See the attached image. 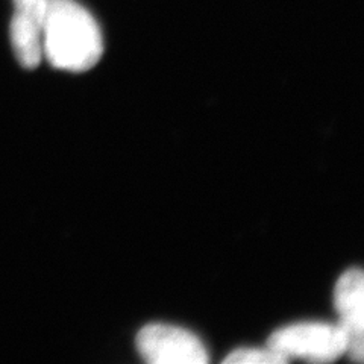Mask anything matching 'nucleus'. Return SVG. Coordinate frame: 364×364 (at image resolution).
<instances>
[{
    "instance_id": "3",
    "label": "nucleus",
    "mask_w": 364,
    "mask_h": 364,
    "mask_svg": "<svg viewBox=\"0 0 364 364\" xmlns=\"http://www.w3.org/2000/svg\"><path fill=\"white\" fill-rule=\"evenodd\" d=\"M141 358L149 364H205L210 361L207 348L198 336L184 328L149 323L135 338Z\"/></svg>"
},
{
    "instance_id": "2",
    "label": "nucleus",
    "mask_w": 364,
    "mask_h": 364,
    "mask_svg": "<svg viewBox=\"0 0 364 364\" xmlns=\"http://www.w3.org/2000/svg\"><path fill=\"white\" fill-rule=\"evenodd\" d=\"M267 348L290 358L310 363H333L346 354V338L338 325L301 322L277 329L267 340Z\"/></svg>"
},
{
    "instance_id": "5",
    "label": "nucleus",
    "mask_w": 364,
    "mask_h": 364,
    "mask_svg": "<svg viewBox=\"0 0 364 364\" xmlns=\"http://www.w3.org/2000/svg\"><path fill=\"white\" fill-rule=\"evenodd\" d=\"M14 16L9 36L21 67L36 68L43 58V29L48 0H13Z\"/></svg>"
},
{
    "instance_id": "6",
    "label": "nucleus",
    "mask_w": 364,
    "mask_h": 364,
    "mask_svg": "<svg viewBox=\"0 0 364 364\" xmlns=\"http://www.w3.org/2000/svg\"><path fill=\"white\" fill-rule=\"evenodd\" d=\"M290 360L286 355L270 348L235 349L223 360L225 364H286Z\"/></svg>"
},
{
    "instance_id": "1",
    "label": "nucleus",
    "mask_w": 364,
    "mask_h": 364,
    "mask_svg": "<svg viewBox=\"0 0 364 364\" xmlns=\"http://www.w3.org/2000/svg\"><path fill=\"white\" fill-rule=\"evenodd\" d=\"M104 55V38L96 18L76 0H48L43 56L60 70L93 68Z\"/></svg>"
},
{
    "instance_id": "4",
    "label": "nucleus",
    "mask_w": 364,
    "mask_h": 364,
    "mask_svg": "<svg viewBox=\"0 0 364 364\" xmlns=\"http://www.w3.org/2000/svg\"><path fill=\"white\" fill-rule=\"evenodd\" d=\"M338 326L346 338V354L357 363L364 357V275L358 267L348 269L334 289Z\"/></svg>"
}]
</instances>
